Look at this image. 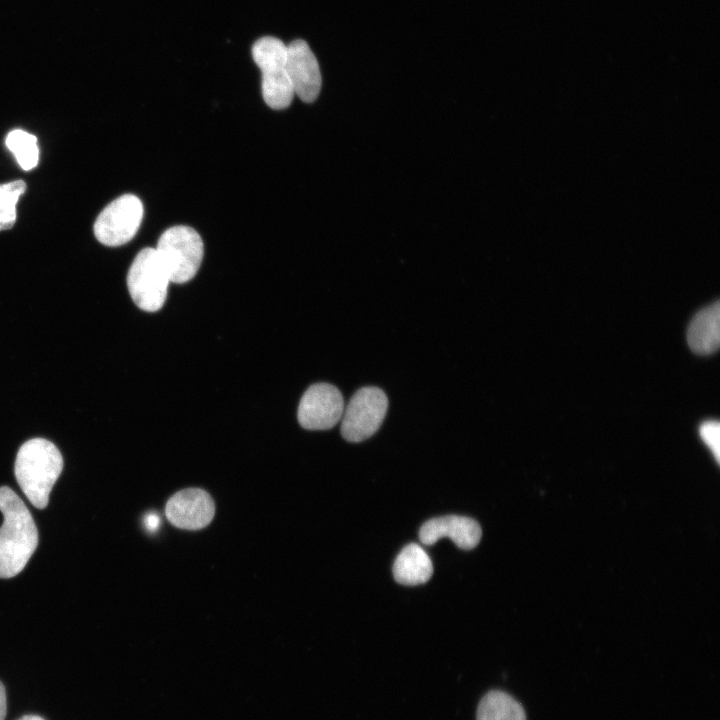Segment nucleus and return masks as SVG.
Masks as SVG:
<instances>
[{
	"mask_svg": "<svg viewBox=\"0 0 720 720\" xmlns=\"http://www.w3.org/2000/svg\"><path fill=\"white\" fill-rule=\"evenodd\" d=\"M6 146L22 169L28 171L38 164L39 148L34 135L21 129L12 130L6 137Z\"/></svg>",
	"mask_w": 720,
	"mask_h": 720,
	"instance_id": "2eb2a0df",
	"label": "nucleus"
},
{
	"mask_svg": "<svg viewBox=\"0 0 720 720\" xmlns=\"http://www.w3.org/2000/svg\"><path fill=\"white\" fill-rule=\"evenodd\" d=\"M344 400L341 392L328 383L311 385L303 394L297 417L308 430H327L342 418Z\"/></svg>",
	"mask_w": 720,
	"mask_h": 720,
	"instance_id": "6e6552de",
	"label": "nucleus"
},
{
	"mask_svg": "<svg viewBox=\"0 0 720 720\" xmlns=\"http://www.w3.org/2000/svg\"><path fill=\"white\" fill-rule=\"evenodd\" d=\"M286 68L294 94L303 102L315 101L321 89V73L315 55L304 40H293L287 45Z\"/></svg>",
	"mask_w": 720,
	"mask_h": 720,
	"instance_id": "9d476101",
	"label": "nucleus"
},
{
	"mask_svg": "<svg viewBox=\"0 0 720 720\" xmlns=\"http://www.w3.org/2000/svg\"><path fill=\"white\" fill-rule=\"evenodd\" d=\"M215 514L211 496L200 488H187L175 493L166 503L165 515L180 529L198 530L206 527Z\"/></svg>",
	"mask_w": 720,
	"mask_h": 720,
	"instance_id": "1a4fd4ad",
	"label": "nucleus"
},
{
	"mask_svg": "<svg viewBox=\"0 0 720 720\" xmlns=\"http://www.w3.org/2000/svg\"><path fill=\"white\" fill-rule=\"evenodd\" d=\"M388 408L386 394L378 387H363L344 408L341 434L349 442L371 437L381 426Z\"/></svg>",
	"mask_w": 720,
	"mask_h": 720,
	"instance_id": "423d86ee",
	"label": "nucleus"
},
{
	"mask_svg": "<svg viewBox=\"0 0 720 720\" xmlns=\"http://www.w3.org/2000/svg\"><path fill=\"white\" fill-rule=\"evenodd\" d=\"M161 518L156 512H150L144 516V526L150 532L156 531L160 524Z\"/></svg>",
	"mask_w": 720,
	"mask_h": 720,
	"instance_id": "a211bd4d",
	"label": "nucleus"
},
{
	"mask_svg": "<svg viewBox=\"0 0 720 720\" xmlns=\"http://www.w3.org/2000/svg\"><path fill=\"white\" fill-rule=\"evenodd\" d=\"M690 349L699 355L717 351L720 343V304L716 301L694 315L687 329Z\"/></svg>",
	"mask_w": 720,
	"mask_h": 720,
	"instance_id": "f8f14e48",
	"label": "nucleus"
},
{
	"mask_svg": "<svg viewBox=\"0 0 720 720\" xmlns=\"http://www.w3.org/2000/svg\"><path fill=\"white\" fill-rule=\"evenodd\" d=\"M171 280L155 248L142 249L134 258L127 275L133 302L147 312L162 308Z\"/></svg>",
	"mask_w": 720,
	"mask_h": 720,
	"instance_id": "39448f33",
	"label": "nucleus"
},
{
	"mask_svg": "<svg viewBox=\"0 0 720 720\" xmlns=\"http://www.w3.org/2000/svg\"><path fill=\"white\" fill-rule=\"evenodd\" d=\"M0 578L19 574L38 545V531L21 498L7 486L0 487Z\"/></svg>",
	"mask_w": 720,
	"mask_h": 720,
	"instance_id": "f257e3e1",
	"label": "nucleus"
},
{
	"mask_svg": "<svg viewBox=\"0 0 720 720\" xmlns=\"http://www.w3.org/2000/svg\"><path fill=\"white\" fill-rule=\"evenodd\" d=\"M699 434L704 443L710 448L715 459L719 462L720 456V424L717 421L709 420L703 422L699 427Z\"/></svg>",
	"mask_w": 720,
	"mask_h": 720,
	"instance_id": "f3484780",
	"label": "nucleus"
},
{
	"mask_svg": "<svg viewBox=\"0 0 720 720\" xmlns=\"http://www.w3.org/2000/svg\"><path fill=\"white\" fill-rule=\"evenodd\" d=\"M141 200L133 194H124L109 203L94 223L96 239L106 246H120L137 233L143 219Z\"/></svg>",
	"mask_w": 720,
	"mask_h": 720,
	"instance_id": "0eeeda50",
	"label": "nucleus"
},
{
	"mask_svg": "<svg viewBox=\"0 0 720 720\" xmlns=\"http://www.w3.org/2000/svg\"><path fill=\"white\" fill-rule=\"evenodd\" d=\"M433 574V564L426 551L418 544L405 546L393 564L396 582L403 585L426 583Z\"/></svg>",
	"mask_w": 720,
	"mask_h": 720,
	"instance_id": "ddd939ff",
	"label": "nucleus"
},
{
	"mask_svg": "<svg viewBox=\"0 0 720 720\" xmlns=\"http://www.w3.org/2000/svg\"><path fill=\"white\" fill-rule=\"evenodd\" d=\"M252 57L261 70L265 103L275 110L287 108L295 95L286 68L287 45L273 36L261 37L252 46Z\"/></svg>",
	"mask_w": 720,
	"mask_h": 720,
	"instance_id": "7ed1b4c3",
	"label": "nucleus"
},
{
	"mask_svg": "<svg viewBox=\"0 0 720 720\" xmlns=\"http://www.w3.org/2000/svg\"><path fill=\"white\" fill-rule=\"evenodd\" d=\"M477 720H526L522 706L501 691L487 693L479 703Z\"/></svg>",
	"mask_w": 720,
	"mask_h": 720,
	"instance_id": "4468645a",
	"label": "nucleus"
},
{
	"mask_svg": "<svg viewBox=\"0 0 720 720\" xmlns=\"http://www.w3.org/2000/svg\"><path fill=\"white\" fill-rule=\"evenodd\" d=\"M481 535V527L474 519L458 515L430 519L419 531V539L425 545H433L439 539L447 537L464 550L474 548Z\"/></svg>",
	"mask_w": 720,
	"mask_h": 720,
	"instance_id": "9b49d317",
	"label": "nucleus"
},
{
	"mask_svg": "<svg viewBox=\"0 0 720 720\" xmlns=\"http://www.w3.org/2000/svg\"><path fill=\"white\" fill-rule=\"evenodd\" d=\"M155 250L171 282L182 284L191 280L198 272L203 259L204 245L195 229L177 225L162 233Z\"/></svg>",
	"mask_w": 720,
	"mask_h": 720,
	"instance_id": "20e7f679",
	"label": "nucleus"
},
{
	"mask_svg": "<svg viewBox=\"0 0 720 720\" xmlns=\"http://www.w3.org/2000/svg\"><path fill=\"white\" fill-rule=\"evenodd\" d=\"M63 469L58 448L43 438L26 441L18 450L15 477L31 504L44 509L49 502L53 485Z\"/></svg>",
	"mask_w": 720,
	"mask_h": 720,
	"instance_id": "f03ea898",
	"label": "nucleus"
},
{
	"mask_svg": "<svg viewBox=\"0 0 720 720\" xmlns=\"http://www.w3.org/2000/svg\"><path fill=\"white\" fill-rule=\"evenodd\" d=\"M7 711V698L6 690L2 682L0 681V720H4Z\"/></svg>",
	"mask_w": 720,
	"mask_h": 720,
	"instance_id": "6ab92c4d",
	"label": "nucleus"
},
{
	"mask_svg": "<svg viewBox=\"0 0 720 720\" xmlns=\"http://www.w3.org/2000/svg\"><path fill=\"white\" fill-rule=\"evenodd\" d=\"M19 720H44L38 715H24Z\"/></svg>",
	"mask_w": 720,
	"mask_h": 720,
	"instance_id": "aec40b11",
	"label": "nucleus"
},
{
	"mask_svg": "<svg viewBox=\"0 0 720 720\" xmlns=\"http://www.w3.org/2000/svg\"><path fill=\"white\" fill-rule=\"evenodd\" d=\"M26 183L15 180L0 185V231L10 229L16 221V205L25 192Z\"/></svg>",
	"mask_w": 720,
	"mask_h": 720,
	"instance_id": "dca6fc26",
	"label": "nucleus"
}]
</instances>
